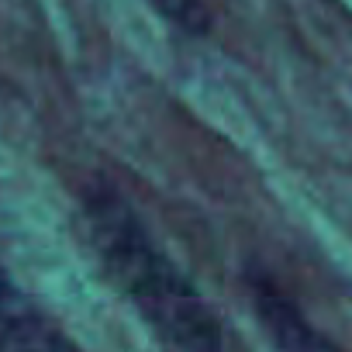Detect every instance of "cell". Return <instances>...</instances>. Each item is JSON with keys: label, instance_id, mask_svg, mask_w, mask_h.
I'll use <instances>...</instances> for the list:
<instances>
[{"label": "cell", "instance_id": "277c9868", "mask_svg": "<svg viewBox=\"0 0 352 352\" xmlns=\"http://www.w3.org/2000/svg\"><path fill=\"white\" fill-rule=\"evenodd\" d=\"M148 4L169 18L180 32L187 35H204L208 32V11H204V0H148Z\"/></svg>", "mask_w": 352, "mask_h": 352}, {"label": "cell", "instance_id": "3957f363", "mask_svg": "<svg viewBox=\"0 0 352 352\" xmlns=\"http://www.w3.org/2000/svg\"><path fill=\"white\" fill-rule=\"evenodd\" d=\"M249 290H252V300H256V311L263 318V324L270 328L273 342L283 345V349H324L331 345L328 338H321L304 318L300 311L280 294V287L263 273V270H249Z\"/></svg>", "mask_w": 352, "mask_h": 352}, {"label": "cell", "instance_id": "7a4b0ae2", "mask_svg": "<svg viewBox=\"0 0 352 352\" xmlns=\"http://www.w3.org/2000/svg\"><path fill=\"white\" fill-rule=\"evenodd\" d=\"M73 342L0 266V349H69Z\"/></svg>", "mask_w": 352, "mask_h": 352}, {"label": "cell", "instance_id": "6da1fadb", "mask_svg": "<svg viewBox=\"0 0 352 352\" xmlns=\"http://www.w3.org/2000/svg\"><path fill=\"white\" fill-rule=\"evenodd\" d=\"M83 214L104 270L159 342L176 349H221L225 335L218 318L184 270L155 245L114 184H90L83 194Z\"/></svg>", "mask_w": 352, "mask_h": 352}]
</instances>
